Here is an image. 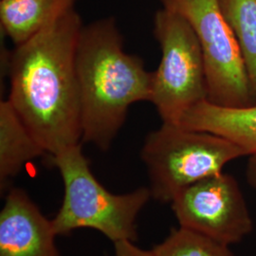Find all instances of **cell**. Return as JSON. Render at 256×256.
Wrapping results in <instances>:
<instances>
[{
  "mask_svg": "<svg viewBox=\"0 0 256 256\" xmlns=\"http://www.w3.org/2000/svg\"><path fill=\"white\" fill-rule=\"evenodd\" d=\"M246 167V178L247 182L256 190V154L248 156Z\"/></svg>",
  "mask_w": 256,
  "mask_h": 256,
  "instance_id": "obj_15",
  "label": "cell"
},
{
  "mask_svg": "<svg viewBox=\"0 0 256 256\" xmlns=\"http://www.w3.org/2000/svg\"><path fill=\"white\" fill-rule=\"evenodd\" d=\"M218 4L238 40L256 102V0H218Z\"/></svg>",
  "mask_w": 256,
  "mask_h": 256,
  "instance_id": "obj_12",
  "label": "cell"
},
{
  "mask_svg": "<svg viewBox=\"0 0 256 256\" xmlns=\"http://www.w3.org/2000/svg\"><path fill=\"white\" fill-rule=\"evenodd\" d=\"M155 256H234L230 246L182 227L151 248Z\"/></svg>",
  "mask_w": 256,
  "mask_h": 256,
  "instance_id": "obj_13",
  "label": "cell"
},
{
  "mask_svg": "<svg viewBox=\"0 0 256 256\" xmlns=\"http://www.w3.org/2000/svg\"><path fill=\"white\" fill-rule=\"evenodd\" d=\"M114 256H155L152 250H144L131 241H119L114 243Z\"/></svg>",
  "mask_w": 256,
  "mask_h": 256,
  "instance_id": "obj_14",
  "label": "cell"
},
{
  "mask_svg": "<svg viewBox=\"0 0 256 256\" xmlns=\"http://www.w3.org/2000/svg\"><path fill=\"white\" fill-rule=\"evenodd\" d=\"M52 220L28 192L10 188L0 212V256H61Z\"/></svg>",
  "mask_w": 256,
  "mask_h": 256,
  "instance_id": "obj_8",
  "label": "cell"
},
{
  "mask_svg": "<svg viewBox=\"0 0 256 256\" xmlns=\"http://www.w3.org/2000/svg\"><path fill=\"white\" fill-rule=\"evenodd\" d=\"M122 42L115 18H104L84 25L77 46L82 142L101 151L110 150L129 108L152 94L153 72Z\"/></svg>",
  "mask_w": 256,
  "mask_h": 256,
  "instance_id": "obj_2",
  "label": "cell"
},
{
  "mask_svg": "<svg viewBox=\"0 0 256 256\" xmlns=\"http://www.w3.org/2000/svg\"><path fill=\"white\" fill-rule=\"evenodd\" d=\"M82 27L74 8L5 56L8 101L48 155L82 144L76 68Z\"/></svg>",
  "mask_w": 256,
  "mask_h": 256,
  "instance_id": "obj_1",
  "label": "cell"
},
{
  "mask_svg": "<svg viewBox=\"0 0 256 256\" xmlns=\"http://www.w3.org/2000/svg\"><path fill=\"white\" fill-rule=\"evenodd\" d=\"M178 126L224 138L238 146L246 156L256 154V102L229 108L204 100L188 110Z\"/></svg>",
  "mask_w": 256,
  "mask_h": 256,
  "instance_id": "obj_9",
  "label": "cell"
},
{
  "mask_svg": "<svg viewBox=\"0 0 256 256\" xmlns=\"http://www.w3.org/2000/svg\"><path fill=\"white\" fill-rule=\"evenodd\" d=\"M170 204L178 227L228 246L241 242L254 230L238 180L224 172L186 187Z\"/></svg>",
  "mask_w": 256,
  "mask_h": 256,
  "instance_id": "obj_7",
  "label": "cell"
},
{
  "mask_svg": "<svg viewBox=\"0 0 256 256\" xmlns=\"http://www.w3.org/2000/svg\"><path fill=\"white\" fill-rule=\"evenodd\" d=\"M48 155L38 144L8 100L0 102V190L5 192L10 182L24 166Z\"/></svg>",
  "mask_w": 256,
  "mask_h": 256,
  "instance_id": "obj_10",
  "label": "cell"
},
{
  "mask_svg": "<svg viewBox=\"0 0 256 256\" xmlns=\"http://www.w3.org/2000/svg\"><path fill=\"white\" fill-rule=\"evenodd\" d=\"M162 8L182 16L202 48L207 100L221 106L254 104L238 40L220 10L218 0H160Z\"/></svg>",
  "mask_w": 256,
  "mask_h": 256,
  "instance_id": "obj_6",
  "label": "cell"
},
{
  "mask_svg": "<svg viewBox=\"0 0 256 256\" xmlns=\"http://www.w3.org/2000/svg\"><path fill=\"white\" fill-rule=\"evenodd\" d=\"M246 156L228 140L209 132L162 122L147 135L140 150L152 198L171 203L186 187L214 174Z\"/></svg>",
  "mask_w": 256,
  "mask_h": 256,
  "instance_id": "obj_4",
  "label": "cell"
},
{
  "mask_svg": "<svg viewBox=\"0 0 256 256\" xmlns=\"http://www.w3.org/2000/svg\"><path fill=\"white\" fill-rule=\"evenodd\" d=\"M50 158L64 184L62 205L52 220L57 236L92 229L113 243L137 241L138 216L152 198L149 187L126 194L110 192L92 173L82 144Z\"/></svg>",
  "mask_w": 256,
  "mask_h": 256,
  "instance_id": "obj_3",
  "label": "cell"
},
{
  "mask_svg": "<svg viewBox=\"0 0 256 256\" xmlns=\"http://www.w3.org/2000/svg\"><path fill=\"white\" fill-rule=\"evenodd\" d=\"M153 32L162 56L153 72L150 102L162 122L180 124L188 110L207 100L202 48L190 23L170 10L156 12Z\"/></svg>",
  "mask_w": 256,
  "mask_h": 256,
  "instance_id": "obj_5",
  "label": "cell"
},
{
  "mask_svg": "<svg viewBox=\"0 0 256 256\" xmlns=\"http://www.w3.org/2000/svg\"><path fill=\"white\" fill-rule=\"evenodd\" d=\"M76 2L77 0H1V28L18 46L64 12L74 9Z\"/></svg>",
  "mask_w": 256,
  "mask_h": 256,
  "instance_id": "obj_11",
  "label": "cell"
}]
</instances>
